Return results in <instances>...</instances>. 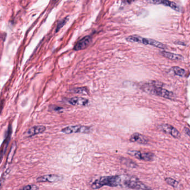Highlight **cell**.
<instances>
[{"label":"cell","instance_id":"9c48e42d","mask_svg":"<svg viewBox=\"0 0 190 190\" xmlns=\"http://www.w3.org/2000/svg\"><path fill=\"white\" fill-rule=\"evenodd\" d=\"M91 41L92 38L90 36H87L83 37L81 40H80L77 42L74 47V50L80 51L85 49L90 45V44L91 42Z\"/></svg>","mask_w":190,"mask_h":190},{"label":"cell","instance_id":"ba28073f","mask_svg":"<svg viewBox=\"0 0 190 190\" xmlns=\"http://www.w3.org/2000/svg\"><path fill=\"white\" fill-rule=\"evenodd\" d=\"M147 2L153 5H163L165 6L170 7L175 11H180V8L177 4L169 0H147Z\"/></svg>","mask_w":190,"mask_h":190},{"label":"cell","instance_id":"d6986e66","mask_svg":"<svg viewBox=\"0 0 190 190\" xmlns=\"http://www.w3.org/2000/svg\"><path fill=\"white\" fill-rule=\"evenodd\" d=\"M72 92L74 93H87L88 92L87 89L86 87H80V88H76L72 90Z\"/></svg>","mask_w":190,"mask_h":190},{"label":"cell","instance_id":"9a60e30c","mask_svg":"<svg viewBox=\"0 0 190 190\" xmlns=\"http://www.w3.org/2000/svg\"><path fill=\"white\" fill-rule=\"evenodd\" d=\"M121 163H122L123 164L127 166H129L130 167L135 168V167H136L137 166V164H136V163H134L132 160L128 159L121 158Z\"/></svg>","mask_w":190,"mask_h":190},{"label":"cell","instance_id":"6da1fadb","mask_svg":"<svg viewBox=\"0 0 190 190\" xmlns=\"http://www.w3.org/2000/svg\"><path fill=\"white\" fill-rule=\"evenodd\" d=\"M125 175H116L111 176H103L96 180L91 185L94 190L100 188L104 186L109 187H123Z\"/></svg>","mask_w":190,"mask_h":190},{"label":"cell","instance_id":"7c38bea8","mask_svg":"<svg viewBox=\"0 0 190 190\" xmlns=\"http://www.w3.org/2000/svg\"><path fill=\"white\" fill-rule=\"evenodd\" d=\"M46 127L44 126H35L28 130L26 132L27 137H32L35 135L41 133L46 131Z\"/></svg>","mask_w":190,"mask_h":190},{"label":"cell","instance_id":"7402d4cb","mask_svg":"<svg viewBox=\"0 0 190 190\" xmlns=\"http://www.w3.org/2000/svg\"><path fill=\"white\" fill-rule=\"evenodd\" d=\"M2 108H3V104H0V113L1 112V110H2Z\"/></svg>","mask_w":190,"mask_h":190},{"label":"cell","instance_id":"2e32d148","mask_svg":"<svg viewBox=\"0 0 190 190\" xmlns=\"http://www.w3.org/2000/svg\"><path fill=\"white\" fill-rule=\"evenodd\" d=\"M16 150V144L15 143L14 144L12 145V147L9 151V154L8 158H7V163H11L13 156H14V155L15 153Z\"/></svg>","mask_w":190,"mask_h":190},{"label":"cell","instance_id":"8992f818","mask_svg":"<svg viewBox=\"0 0 190 190\" xmlns=\"http://www.w3.org/2000/svg\"><path fill=\"white\" fill-rule=\"evenodd\" d=\"M159 129L161 131L171 135L174 138H179L180 137V133L174 127L168 124H163L159 126Z\"/></svg>","mask_w":190,"mask_h":190},{"label":"cell","instance_id":"3957f363","mask_svg":"<svg viewBox=\"0 0 190 190\" xmlns=\"http://www.w3.org/2000/svg\"><path fill=\"white\" fill-rule=\"evenodd\" d=\"M126 40L130 42H136V43H142L146 45H151L154 46L159 49H165L166 48L165 45L163 43L159 42L156 40L146 38L144 37L139 36L137 35H131L127 37Z\"/></svg>","mask_w":190,"mask_h":190},{"label":"cell","instance_id":"ac0fdd59","mask_svg":"<svg viewBox=\"0 0 190 190\" xmlns=\"http://www.w3.org/2000/svg\"><path fill=\"white\" fill-rule=\"evenodd\" d=\"M68 20V17H66L64 19H63L61 21L59 22L58 25L57 26L56 32H57L58 31H60V30H61L62 28L63 27V26H64V25H65V24L67 23Z\"/></svg>","mask_w":190,"mask_h":190},{"label":"cell","instance_id":"7a4b0ae2","mask_svg":"<svg viewBox=\"0 0 190 190\" xmlns=\"http://www.w3.org/2000/svg\"><path fill=\"white\" fill-rule=\"evenodd\" d=\"M160 83L152 81L150 83H144L141 89L144 92L152 95H156L163 98L172 99L174 97V93L165 89H163L160 86Z\"/></svg>","mask_w":190,"mask_h":190},{"label":"cell","instance_id":"4fadbf2b","mask_svg":"<svg viewBox=\"0 0 190 190\" xmlns=\"http://www.w3.org/2000/svg\"><path fill=\"white\" fill-rule=\"evenodd\" d=\"M163 56L166 58H168L174 61H181L183 60V57L180 55H178L171 52H167L166 51H163L161 52Z\"/></svg>","mask_w":190,"mask_h":190},{"label":"cell","instance_id":"8fae6325","mask_svg":"<svg viewBox=\"0 0 190 190\" xmlns=\"http://www.w3.org/2000/svg\"><path fill=\"white\" fill-rule=\"evenodd\" d=\"M69 104L73 106H86L89 104V101L87 98L81 97H74L68 100Z\"/></svg>","mask_w":190,"mask_h":190},{"label":"cell","instance_id":"277c9868","mask_svg":"<svg viewBox=\"0 0 190 190\" xmlns=\"http://www.w3.org/2000/svg\"><path fill=\"white\" fill-rule=\"evenodd\" d=\"M91 131V127L86 126H68L62 129L61 132L66 134H71L75 133H89Z\"/></svg>","mask_w":190,"mask_h":190},{"label":"cell","instance_id":"30bf717a","mask_svg":"<svg viewBox=\"0 0 190 190\" xmlns=\"http://www.w3.org/2000/svg\"><path fill=\"white\" fill-rule=\"evenodd\" d=\"M130 141L132 142H137L140 144H147L148 142V138L139 133H135L131 135L130 138Z\"/></svg>","mask_w":190,"mask_h":190},{"label":"cell","instance_id":"e0dca14e","mask_svg":"<svg viewBox=\"0 0 190 190\" xmlns=\"http://www.w3.org/2000/svg\"><path fill=\"white\" fill-rule=\"evenodd\" d=\"M165 181L167 184H169V185L171 186L172 187H176L178 186L177 181L176 180H175V179H173L172 178H166Z\"/></svg>","mask_w":190,"mask_h":190},{"label":"cell","instance_id":"ffe728a7","mask_svg":"<svg viewBox=\"0 0 190 190\" xmlns=\"http://www.w3.org/2000/svg\"><path fill=\"white\" fill-rule=\"evenodd\" d=\"M37 188V186L35 185H27L20 190H36Z\"/></svg>","mask_w":190,"mask_h":190},{"label":"cell","instance_id":"52a82bcc","mask_svg":"<svg viewBox=\"0 0 190 190\" xmlns=\"http://www.w3.org/2000/svg\"><path fill=\"white\" fill-rule=\"evenodd\" d=\"M63 177L55 174H49L40 176L37 178L38 182H56L61 181Z\"/></svg>","mask_w":190,"mask_h":190},{"label":"cell","instance_id":"5bb4252c","mask_svg":"<svg viewBox=\"0 0 190 190\" xmlns=\"http://www.w3.org/2000/svg\"><path fill=\"white\" fill-rule=\"evenodd\" d=\"M172 70L174 72L175 75H177L178 76L184 77L186 75V71L183 68L178 67V66H175L172 68Z\"/></svg>","mask_w":190,"mask_h":190},{"label":"cell","instance_id":"44dd1931","mask_svg":"<svg viewBox=\"0 0 190 190\" xmlns=\"http://www.w3.org/2000/svg\"><path fill=\"white\" fill-rule=\"evenodd\" d=\"M184 132H185L187 135H188L189 136H190V131L189 129H187V128H185L184 129Z\"/></svg>","mask_w":190,"mask_h":190},{"label":"cell","instance_id":"5b68a950","mask_svg":"<svg viewBox=\"0 0 190 190\" xmlns=\"http://www.w3.org/2000/svg\"><path fill=\"white\" fill-rule=\"evenodd\" d=\"M128 153L132 156L140 160H144L146 161H150L153 160L154 155L151 152H145L138 151H129Z\"/></svg>","mask_w":190,"mask_h":190}]
</instances>
